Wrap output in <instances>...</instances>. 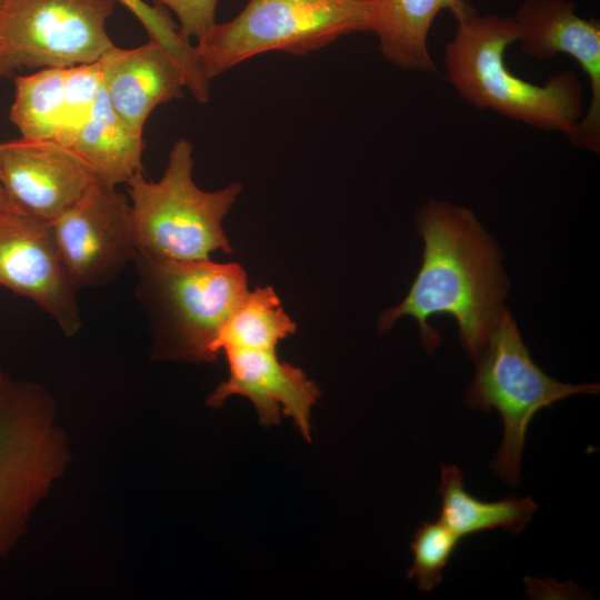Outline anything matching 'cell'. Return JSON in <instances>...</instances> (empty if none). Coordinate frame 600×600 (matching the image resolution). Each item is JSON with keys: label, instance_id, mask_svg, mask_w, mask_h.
<instances>
[{"label": "cell", "instance_id": "obj_25", "mask_svg": "<svg viewBox=\"0 0 600 600\" xmlns=\"http://www.w3.org/2000/svg\"><path fill=\"white\" fill-rule=\"evenodd\" d=\"M1 1V0H0Z\"/></svg>", "mask_w": 600, "mask_h": 600}, {"label": "cell", "instance_id": "obj_1", "mask_svg": "<svg viewBox=\"0 0 600 600\" xmlns=\"http://www.w3.org/2000/svg\"><path fill=\"white\" fill-rule=\"evenodd\" d=\"M416 228L424 243L420 270L407 297L380 314L377 328L384 333L400 318L411 317L432 353L440 336L428 321L447 314L457 322L464 351L477 361L509 290L501 250L472 211L450 202L429 200L417 212Z\"/></svg>", "mask_w": 600, "mask_h": 600}, {"label": "cell", "instance_id": "obj_10", "mask_svg": "<svg viewBox=\"0 0 600 600\" xmlns=\"http://www.w3.org/2000/svg\"><path fill=\"white\" fill-rule=\"evenodd\" d=\"M0 286L37 303L67 336L80 329L78 290L58 254L49 222L0 212Z\"/></svg>", "mask_w": 600, "mask_h": 600}, {"label": "cell", "instance_id": "obj_21", "mask_svg": "<svg viewBox=\"0 0 600 600\" xmlns=\"http://www.w3.org/2000/svg\"><path fill=\"white\" fill-rule=\"evenodd\" d=\"M460 538L440 519L424 522L411 541L412 564L408 579L414 580L420 590L430 591L442 580L443 570L452 557Z\"/></svg>", "mask_w": 600, "mask_h": 600}, {"label": "cell", "instance_id": "obj_23", "mask_svg": "<svg viewBox=\"0 0 600 600\" xmlns=\"http://www.w3.org/2000/svg\"><path fill=\"white\" fill-rule=\"evenodd\" d=\"M178 18L181 34L200 39L214 23L218 0H153Z\"/></svg>", "mask_w": 600, "mask_h": 600}, {"label": "cell", "instance_id": "obj_15", "mask_svg": "<svg viewBox=\"0 0 600 600\" xmlns=\"http://www.w3.org/2000/svg\"><path fill=\"white\" fill-rule=\"evenodd\" d=\"M372 32L383 57L394 66L414 71L437 72L428 51V33L441 10L458 22L476 14L466 0H373Z\"/></svg>", "mask_w": 600, "mask_h": 600}, {"label": "cell", "instance_id": "obj_7", "mask_svg": "<svg viewBox=\"0 0 600 600\" xmlns=\"http://www.w3.org/2000/svg\"><path fill=\"white\" fill-rule=\"evenodd\" d=\"M51 413L44 391L0 369V563L63 464Z\"/></svg>", "mask_w": 600, "mask_h": 600}, {"label": "cell", "instance_id": "obj_24", "mask_svg": "<svg viewBox=\"0 0 600 600\" xmlns=\"http://www.w3.org/2000/svg\"><path fill=\"white\" fill-rule=\"evenodd\" d=\"M0 212H11L6 193L0 182Z\"/></svg>", "mask_w": 600, "mask_h": 600}, {"label": "cell", "instance_id": "obj_17", "mask_svg": "<svg viewBox=\"0 0 600 600\" xmlns=\"http://www.w3.org/2000/svg\"><path fill=\"white\" fill-rule=\"evenodd\" d=\"M440 520L460 539L486 530L503 529L519 534L531 520L537 503L530 498H507L487 502L470 494L462 471L453 464L441 467Z\"/></svg>", "mask_w": 600, "mask_h": 600}, {"label": "cell", "instance_id": "obj_2", "mask_svg": "<svg viewBox=\"0 0 600 600\" xmlns=\"http://www.w3.org/2000/svg\"><path fill=\"white\" fill-rule=\"evenodd\" d=\"M518 38L509 17L476 13L458 22L444 48L448 79L478 109L569 137L583 113L582 87L576 73L564 71L542 86L520 79L504 63L507 48Z\"/></svg>", "mask_w": 600, "mask_h": 600}, {"label": "cell", "instance_id": "obj_9", "mask_svg": "<svg viewBox=\"0 0 600 600\" xmlns=\"http://www.w3.org/2000/svg\"><path fill=\"white\" fill-rule=\"evenodd\" d=\"M49 226L77 290L110 282L138 252L130 202L98 180Z\"/></svg>", "mask_w": 600, "mask_h": 600}, {"label": "cell", "instance_id": "obj_8", "mask_svg": "<svg viewBox=\"0 0 600 600\" xmlns=\"http://www.w3.org/2000/svg\"><path fill=\"white\" fill-rule=\"evenodd\" d=\"M116 0H1L0 82L26 70L98 61Z\"/></svg>", "mask_w": 600, "mask_h": 600}, {"label": "cell", "instance_id": "obj_20", "mask_svg": "<svg viewBox=\"0 0 600 600\" xmlns=\"http://www.w3.org/2000/svg\"><path fill=\"white\" fill-rule=\"evenodd\" d=\"M124 6L143 26L150 40L168 49L188 73V90L197 102L206 103L210 98V81L202 73L196 59L193 46L180 32L162 6H151L144 0H116Z\"/></svg>", "mask_w": 600, "mask_h": 600}, {"label": "cell", "instance_id": "obj_5", "mask_svg": "<svg viewBox=\"0 0 600 600\" xmlns=\"http://www.w3.org/2000/svg\"><path fill=\"white\" fill-rule=\"evenodd\" d=\"M373 0H250L231 21L214 23L193 46L210 81L269 51L303 56L352 32L371 31Z\"/></svg>", "mask_w": 600, "mask_h": 600}, {"label": "cell", "instance_id": "obj_16", "mask_svg": "<svg viewBox=\"0 0 600 600\" xmlns=\"http://www.w3.org/2000/svg\"><path fill=\"white\" fill-rule=\"evenodd\" d=\"M96 179L116 187L142 171V132L129 126L111 107L102 87L87 120L67 146Z\"/></svg>", "mask_w": 600, "mask_h": 600}, {"label": "cell", "instance_id": "obj_4", "mask_svg": "<svg viewBox=\"0 0 600 600\" xmlns=\"http://www.w3.org/2000/svg\"><path fill=\"white\" fill-rule=\"evenodd\" d=\"M193 147L177 140L157 182L137 172L127 182L138 252L147 257L194 261L214 251L230 253L222 221L241 192L239 182L204 191L192 178Z\"/></svg>", "mask_w": 600, "mask_h": 600}, {"label": "cell", "instance_id": "obj_12", "mask_svg": "<svg viewBox=\"0 0 600 600\" xmlns=\"http://www.w3.org/2000/svg\"><path fill=\"white\" fill-rule=\"evenodd\" d=\"M574 6L569 0H526L512 19L526 54L541 60L569 54L588 76L590 104L569 139L577 148L599 153L600 22L579 17Z\"/></svg>", "mask_w": 600, "mask_h": 600}, {"label": "cell", "instance_id": "obj_3", "mask_svg": "<svg viewBox=\"0 0 600 600\" xmlns=\"http://www.w3.org/2000/svg\"><path fill=\"white\" fill-rule=\"evenodd\" d=\"M138 298L147 313L154 352L164 359L211 362L228 318L248 293L239 263L176 261L137 253Z\"/></svg>", "mask_w": 600, "mask_h": 600}, {"label": "cell", "instance_id": "obj_18", "mask_svg": "<svg viewBox=\"0 0 600 600\" xmlns=\"http://www.w3.org/2000/svg\"><path fill=\"white\" fill-rule=\"evenodd\" d=\"M297 324L284 312L272 287L256 288L243 297L223 326L218 352L234 349H276Z\"/></svg>", "mask_w": 600, "mask_h": 600}, {"label": "cell", "instance_id": "obj_11", "mask_svg": "<svg viewBox=\"0 0 600 600\" xmlns=\"http://www.w3.org/2000/svg\"><path fill=\"white\" fill-rule=\"evenodd\" d=\"M96 180L74 152L54 140L0 142V182L11 212L51 222Z\"/></svg>", "mask_w": 600, "mask_h": 600}, {"label": "cell", "instance_id": "obj_6", "mask_svg": "<svg viewBox=\"0 0 600 600\" xmlns=\"http://www.w3.org/2000/svg\"><path fill=\"white\" fill-rule=\"evenodd\" d=\"M477 362L467 390L472 409H496L504 434L491 467L507 483H519L520 462L530 420L542 408L578 393H598L599 384H569L554 380L532 360L511 312L504 307Z\"/></svg>", "mask_w": 600, "mask_h": 600}, {"label": "cell", "instance_id": "obj_14", "mask_svg": "<svg viewBox=\"0 0 600 600\" xmlns=\"http://www.w3.org/2000/svg\"><path fill=\"white\" fill-rule=\"evenodd\" d=\"M103 87L113 110L142 132L154 108L181 97L188 88L183 64L163 46L111 47L101 58Z\"/></svg>", "mask_w": 600, "mask_h": 600}, {"label": "cell", "instance_id": "obj_19", "mask_svg": "<svg viewBox=\"0 0 600 600\" xmlns=\"http://www.w3.org/2000/svg\"><path fill=\"white\" fill-rule=\"evenodd\" d=\"M66 71L48 68L14 77L9 118L21 137L56 139L63 113Z\"/></svg>", "mask_w": 600, "mask_h": 600}, {"label": "cell", "instance_id": "obj_13", "mask_svg": "<svg viewBox=\"0 0 600 600\" xmlns=\"http://www.w3.org/2000/svg\"><path fill=\"white\" fill-rule=\"evenodd\" d=\"M224 354L229 377L213 390L208 404L219 407L234 394L247 397L263 426L278 424L283 412L310 441L311 409L320 396L318 386L301 369L280 361L276 349H234Z\"/></svg>", "mask_w": 600, "mask_h": 600}, {"label": "cell", "instance_id": "obj_22", "mask_svg": "<svg viewBox=\"0 0 600 600\" xmlns=\"http://www.w3.org/2000/svg\"><path fill=\"white\" fill-rule=\"evenodd\" d=\"M103 87L100 59L67 68L64 103L54 141L67 147L89 117Z\"/></svg>", "mask_w": 600, "mask_h": 600}]
</instances>
